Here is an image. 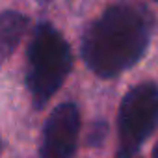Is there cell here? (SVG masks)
Listing matches in <instances>:
<instances>
[{
	"mask_svg": "<svg viewBox=\"0 0 158 158\" xmlns=\"http://www.w3.org/2000/svg\"><path fill=\"white\" fill-rule=\"evenodd\" d=\"M151 23L132 4L110 6L84 34L82 56L101 78H112L132 67L145 52Z\"/></svg>",
	"mask_w": 158,
	"mask_h": 158,
	"instance_id": "6da1fadb",
	"label": "cell"
},
{
	"mask_svg": "<svg viewBox=\"0 0 158 158\" xmlns=\"http://www.w3.org/2000/svg\"><path fill=\"white\" fill-rule=\"evenodd\" d=\"M73 67L71 47L50 24H39L28 47L26 84L35 106L47 104Z\"/></svg>",
	"mask_w": 158,
	"mask_h": 158,
	"instance_id": "7a4b0ae2",
	"label": "cell"
},
{
	"mask_svg": "<svg viewBox=\"0 0 158 158\" xmlns=\"http://www.w3.org/2000/svg\"><path fill=\"white\" fill-rule=\"evenodd\" d=\"M158 127V86L143 82L132 88L119 108L121 149L138 151V147Z\"/></svg>",
	"mask_w": 158,
	"mask_h": 158,
	"instance_id": "3957f363",
	"label": "cell"
},
{
	"mask_svg": "<svg viewBox=\"0 0 158 158\" xmlns=\"http://www.w3.org/2000/svg\"><path fill=\"white\" fill-rule=\"evenodd\" d=\"M80 132V114L73 102H63L47 119L39 158H71Z\"/></svg>",
	"mask_w": 158,
	"mask_h": 158,
	"instance_id": "277c9868",
	"label": "cell"
},
{
	"mask_svg": "<svg viewBox=\"0 0 158 158\" xmlns=\"http://www.w3.org/2000/svg\"><path fill=\"white\" fill-rule=\"evenodd\" d=\"M28 19L19 11H4L0 13V67L19 47Z\"/></svg>",
	"mask_w": 158,
	"mask_h": 158,
	"instance_id": "5b68a950",
	"label": "cell"
},
{
	"mask_svg": "<svg viewBox=\"0 0 158 158\" xmlns=\"http://www.w3.org/2000/svg\"><path fill=\"white\" fill-rule=\"evenodd\" d=\"M115 158H139V156H138V152L132 151V149H121Z\"/></svg>",
	"mask_w": 158,
	"mask_h": 158,
	"instance_id": "8992f818",
	"label": "cell"
},
{
	"mask_svg": "<svg viewBox=\"0 0 158 158\" xmlns=\"http://www.w3.org/2000/svg\"><path fill=\"white\" fill-rule=\"evenodd\" d=\"M152 156H154V158H158V143L154 145V152H152Z\"/></svg>",
	"mask_w": 158,
	"mask_h": 158,
	"instance_id": "52a82bcc",
	"label": "cell"
},
{
	"mask_svg": "<svg viewBox=\"0 0 158 158\" xmlns=\"http://www.w3.org/2000/svg\"><path fill=\"white\" fill-rule=\"evenodd\" d=\"M37 2H41V4H48V2H54V0H37Z\"/></svg>",
	"mask_w": 158,
	"mask_h": 158,
	"instance_id": "ba28073f",
	"label": "cell"
}]
</instances>
